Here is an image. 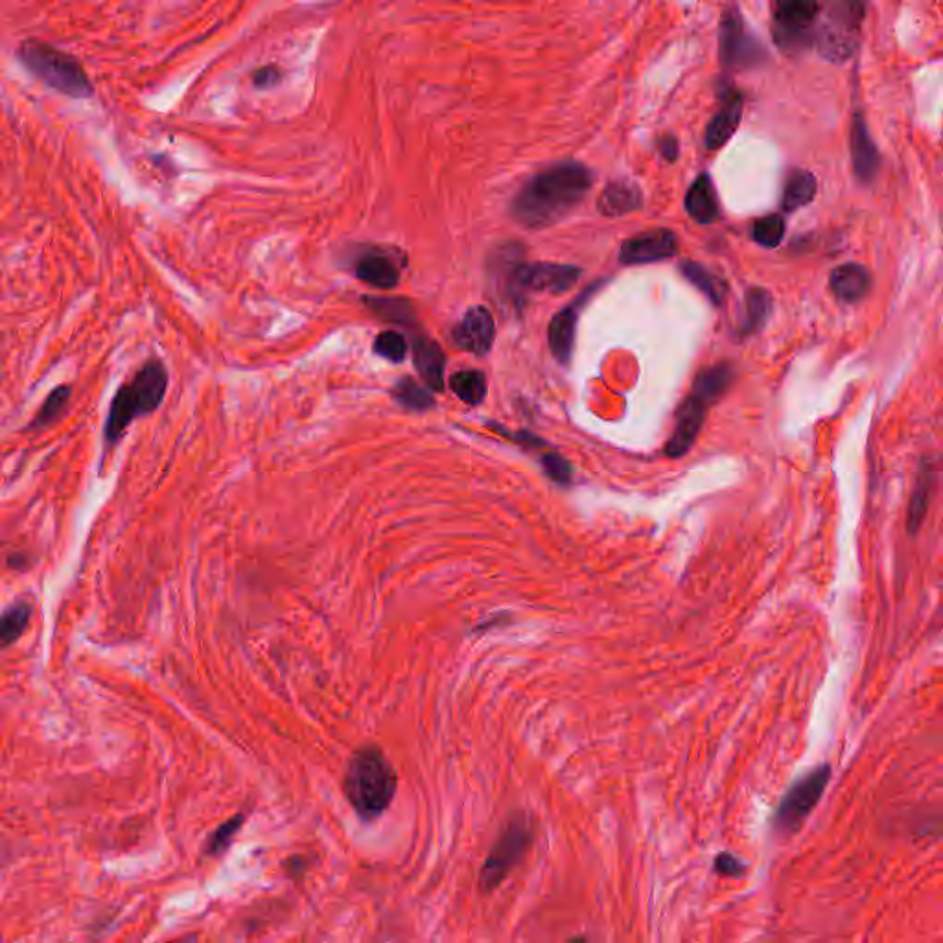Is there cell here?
<instances>
[{
	"mask_svg": "<svg viewBox=\"0 0 943 943\" xmlns=\"http://www.w3.org/2000/svg\"><path fill=\"white\" fill-rule=\"evenodd\" d=\"M532 839H535V831L526 817L512 818L494 842L493 850L483 864L481 875H479L481 890L493 892L498 889L501 881L512 872V868L531 848Z\"/></svg>",
	"mask_w": 943,
	"mask_h": 943,
	"instance_id": "obj_7",
	"label": "cell"
},
{
	"mask_svg": "<svg viewBox=\"0 0 943 943\" xmlns=\"http://www.w3.org/2000/svg\"><path fill=\"white\" fill-rule=\"evenodd\" d=\"M363 301H365L369 310L374 315H379L384 321L401 324V327L417 324L412 302L404 301V299H395V297H391V299L390 297H363Z\"/></svg>",
	"mask_w": 943,
	"mask_h": 943,
	"instance_id": "obj_26",
	"label": "cell"
},
{
	"mask_svg": "<svg viewBox=\"0 0 943 943\" xmlns=\"http://www.w3.org/2000/svg\"><path fill=\"white\" fill-rule=\"evenodd\" d=\"M30 615H32V607L24 601L13 603L10 609L6 610L4 615H2V626H0L2 647H10L11 643L15 642L17 638L27 631Z\"/></svg>",
	"mask_w": 943,
	"mask_h": 943,
	"instance_id": "obj_29",
	"label": "cell"
},
{
	"mask_svg": "<svg viewBox=\"0 0 943 943\" xmlns=\"http://www.w3.org/2000/svg\"><path fill=\"white\" fill-rule=\"evenodd\" d=\"M279 69L273 65L262 66V69H258V71H255V74H252V82H255L257 87H271V85H274V83L279 82Z\"/></svg>",
	"mask_w": 943,
	"mask_h": 943,
	"instance_id": "obj_37",
	"label": "cell"
},
{
	"mask_svg": "<svg viewBox=\"0 0 943 943\" xmlns=\"http://www.w3.org/2000/svg\"><path fill=\"white\" fill-rule=\"evenodd\" d=\"M354 274L365 284L379 290H391L401 282V269L395 260L379 251H369L357 258Z\"/></svg>",
	"mask_w": 943,
	"mask_h": 943,
	"instance_id": "obj_19",
	"label": "cell"
},
{
	"mask_svg": "<svg viewBox=\"0 0 943 943\" xmlns=\"http://www.w3.org/2000/svg\"><path fill=\"white\" fill-rule=\"evenodd\" d=\"M452 335L463 351L470 352L474 356H485L493 349L496 324L487 308L472 307L456 324Z\"/></svg>",
	"mask_w": 943,
	"mask_h": 943,
	"instance_id": "obj_12",
	"label": "cell"
},
{
	"mask_svg": "<svg viewBox=\"0 0 943 943\" xmlns=\"http://www.w3.org/2000/svg\"><path fill=\"white\" fill-rule=\"evenodd\" d=\"M936 483H939V463L933 457H923V462L918 467L911 504H909V512H906V531L911 537L918 535L923 520H925L929 505H931L934 490H936Z\"/></svg>",
	"mask_w": 943,
	"mask_h": 943,
	"instance_id": "obj_15",
	"label": "cell"
},
{
	"mask_svg": "<svg viewBox=\"0 0 943 943\" xmlns=\"http://www.w3.org/2000/svg\"><path fill=\"white\" fill-rule=\"evenodd\" d=\"M864 11L867 0H828L815 38V46L823 60L835 63L850 60L857 49Z\"/></svg>",
	"mask_w": 943,
	"mask_h": 943,
	"instance_id": "obj_5",
	"label": "cell"
},
{
	"mask_svg": "<svg viewBox=\"0 0 943 943\" xmlns=\"http://www.w3.org/2000/svg\"><path fill=\"white\" fill-rule=\"evenodd\" d=\"M817 177L812 176L811 172H792L785 183L781 207H784L785 213L801 209V207L811 204L817 196Z\"/></svg>",
	"mask_w": 943,
	"mask_h": 943,
	"instance_id": "obj_23",
	"label": "cell"
},
{
	"mask_svg": "<svg viewBox=\"0 0 943 943\" xmlns=\"http://www.w3.org/2000/svg\"><path fill=\"white\" fill-rule=\"evenodd\" d=\"M718 58L728 71L757 69L768 60L767 50L761 41L748 30L743 17L735 8L724 11L721 19Z\"/></svg>",
	"mask_w": 943,
	"mask_h": 943,
	"instance_id": "obj_9",
	"label": "cell"
},
{
	"mask_svg": "<svg viewBox=\"0 0 943 943\" xmlns=\"http://www.w3.org/2000/svg\"><path fill=\"white\" fill-rule=\"evenodd\" d=\"M450 387L459 401L479 406L487 396V380L479 371H459L450 379Z\"/></svg>",
	"mask_w": 943,
	"mask_h": 943,
	"instance_id": "obj_28",
	"label": "cell"
},
{
	"mask_svg": "<svg viewBox=\"0 0 943 943\" xmlns=\"http://www.w3.org/2000/svg\"><path fill=\"white\" fill-rule=\"evenodd\" d=\"M773 312V297L763 288H752L745 297V318L740 324V334H757L767 324Z\"/></svg>",
	"mask_w": 943,
	"mask_h": 943,
	"instance_id": "obj_24",
	"label": "cell"
},
{
	"mask_svg": "<svg viewBox=\"0 0 943 943\" xmlns=\"http://www.w3.org/2000/svg\"><path fill=\"white\" fill-rule=\"evenodd\" d=\"M687 215L692 216L693 220L703 226H709L718 218V199L715 187H713L712 177L707 174L698 176L686 194Z\"/></svg>",
	"mask_w": 943,
	"mask_h": 943,
	"instance_id": "obj_22",
	"label": "cell"
},
{
	"mask_svg": "<svg viewBox=\"0 0 943 943\" xmlns=\"http://www.w3.org/2000/svg\"><path fill=\"white\" fill-rule=\"evenodd\" d=\"M515 284L520 290L543 291V293H564L577 284L581 268L570 263L537 262L524 263L512 269Z\"/></svg>",
	"mask_w": 943,
	"mask_h": 943,
	"instance_id": "obj_10",
	"label": "cell"
},
{
	"mask_svg": "<svg viewBox=\"0 0 943 943\" xmlns=\"http://www.w3.org/2000/svg\"><path fill=\"white\" fill-rule=\"evenodd\" d=\"M398 776L379 746L357 748L343 776V792L362 820H374L387 811L395 798Z\"/></svg>",
	"mask_w": 943,
	"mask_h": 943,
	"instance_id": "obj_2",
	"label": "cell"
},
{
	"mask_svg": "<svg viewBox=\"0 0 943 943\" xmlns=\"http://www.w3.org/2000/svg\"><path fill=\"white\" fill-rule=\"evenodd\" d=\"M831 765L823 763L790 785L774 811V833L789 837L801 828V823L815 811L818 801L822 800L823 790L828 789L831 781Z\"/></svg>",
	"mask_w": 943,
	"mask_h": 943,
	"instance_id": "obj_6",
	"label": "cell"
},
{
	"mask_svg": "<svg viewBox=\"0 0 943 943\" xmlns=\"http://www.w3.org/2000/svg\"><path fill=\"white\" fill-rule=\"evenodd\" d=\"M754 240L763 247H778L785 236V220L779 215L765 216L761 220L756 221L754 231H752Z\"/></svg>",
	"mask_w": 943,
	"mask_h": 943,
	"instance_id": "obj_33",
	"label": "cell"
},
{
	"mask_svg": "<svg viewBox=\"0 0 943 943\" xmlns=\"http://www.w3.org/2000/svg\"><path fill=\"white\" fill-rule=\"evenodd\" d=\"M168 390V371L160 362H148L127 384L116 391L111 401L107 423H105V443L113 446L124 437L129 424L146 417L160 406Z\"/></svg>",
	"mask_w": 943,
	"mask_h": 943,
	"instance_id": "obj_3",
	"label": "cell"
},
{
	"mask_svg": "<svg viewBox=\"0 0 943 943\" xmlns=\"http://www.w3.org/2000/svg\"><path fill=\"white\" fill-rule=\"evenodd\" d=\"M818 0H776L773 10V35L779 49L801 52L817 38Z\"/></svg>",
	"mask_w": 943,
	"mask_h": 943,
	"instance_id": "obj_8",
	"label": "cell"
},
{
	"mask_svg": "<svg viewBox=\"0 0 943 943\" xmlns=\"http://www.w3.org/2000/svg\"><path fill=\"white\" fill-rule=\"evenodd\" d=\"M643 204L642 190L631 182H612L604 188L598 201L601 215L618 218V216L631 215L640 209Z\"/></svg>",
	"mask_w": 943,
	"mask_h": 943,
	"instance_id": "obj_21",
	"label": "cell"
},
{
	"mask_svg": "<svg viewBox=\"0 0 943 943\" xmlns=\"http://www.w3.org/2000/svg\"><path fill=\"white\" fill-rule=\"evenodd\" d=\"M69 398H71V387H66V385L55 387V390L46 396V401H44L43 406L39 410L38 415L33 417L32 424H30V429H32V432H38V429L46 428V426L54 423L55 418H60L61 413L65 412Z\"/></svg>",
	"mask_w": 943,
	"mask_h": 943,
	"instance_id": "obj_31",
	"label": "cell"
},
{
	"mask_svg": "<svg viewBox=\"0 0 943 943\" xmlns=\"http://www.w3.org/2000/svg\"><path fill=\"white\" fill-rule=\"evenodd\" d=\"M851 163L857 179L862 183H872L878 176L881 166V155L878 146L873 143L872 135L868 132L867 122L861 113H856L851 124Z\"/></svg>",
	"mask_w": 943,
	"mask_h": 943,
	"instance_id": "obj_16",
	"label": "cell"
},
{
	"mask_svg": "<svg viewBox=\"0 0 943 943\" xmlns=\"http://www.w3.org/2000/svg\"><path fill=\"white\" fill-rule=\"evenodd\" d=\"M678 251L676 235L670 229H653L626 240L620 249L621 263L626 266H643V263L662 262L675 257Z\"/></svg>",
	"mask_w": 943,
	"mask_h": 943,
	"instance_id": "obj_11",
	"label": "cell"
},
{
	"mask_svg": "<svg viewBox=\"0 0 943 943\" xmlns=\"http://www.w3.org/2000/svg\"><path fill=\"white\" fill-rule=\"evenodd\" d=\"M681 271L684 277H686L693 286H697L698 290L703 291L704 296L713 302V304H721L724 301V296H726V282H724L721 277L717 274H713L712 271H707L704 266L701 263L692 262V260H687V262L682 263Z\"/></svg>",
	"mask_w": 943,
	"mask_h": 943,
	"instance_id": "obj_27",
	"label": "cell"
},
{
	"mask_svg": "<svg viewBox=\"0 0 943 943\" xmlns=\"http://www.w3.org/2000/svg\"><path fill=\"white\" fill-rule=\"evenodd\" d=\"M542 468L555 483L568 485L571 481L570 463L566 462L564 457L559 456L557 452H549L542 456Z\"/></svg>",
	"mask_w": 943,
	"mask_h": 943,
	"instance_id": "obj_35",
	"label": "cell"
},
{
	"mask_svg": "<svg viewBox=\"0 0 943 943\" xmlns=\"http://www.w3.org/2000/svg\"><path fill=\"white\" fill-rule=\"evenodd\" d=\"M713 870L724 878H740L746 872V864L732 853H718Z\"/></svg>",
	"mask_w": 943,
	"mask_h": 943,
	"instance_id": "obj_36",
	"label": "cell"
},
{
	"mask_svg": "<svg viewBox=\"0 0 943 943\" xmlns=\"http://www.w3.org/2000/svg\"><path fill=\"white\" fill-rule=\"evenodd\" d=\"M707 407H709V404L695 393H692L686 401L682 402L681 410L676 413L675 429H673L670 443L665 446L667 456L682 457L695 445L698 432L703 428L704 418H706Z\"/></svg>",
	"mask_w": 943,
	"mask_h": 943,
	"instance_id": "obj_13",
	"label": "cell"
},
{
	"mask_svg": "<svg viewBox=\"0 0 943 943\" xmlns=\"http://www.w3.org/2000/svg\"><path fill=\"white\" fill-rule=\"evenodd\" d=\"M659 152L667 163H673L678 157V143L673 135H665L659 141Z\"/></svg>",
	"mask_w": 943,
	"mask_h": 943,
	"instance_id": "obj_38",
	"label": "cell"
},
{
	"mask_svg": "<svg viewBox=\"0 0 943 943\" xmlns=\"http://www.w3.org/2000/svg\"><path fill=\"white\" fill-rule=\"evenodd\" d=\"M872 286V277L861 263H842L833 269L829 277V288L835 297L842 302H859L868 296Z\"/></svg>",
	"mask_w": 943,
	"mask_h": 943,
	"instance_id": "obj_20",
	"label": "cell"
},
{
	"mask_svg": "<svg viewBox=\"0 0 943 943\" xmlns=\"http://www.w3.org/2000/svg\"><path fill=\"white\" fill-rule=\"evenodd\" d=\"M413 363L424 384L432 391L445 390V352L429 338H415L413 341Z\"/></svg>",
	"mask_w": 943,
	"mask_h": 943,
	"instance_id": "obj_18",
	"label": "cell"
},
{
	"mask_svg": "<svg viewBox=\"0 0 943 943\" xmlns=\"http://www.w3.org/2000/svg\"><path fill=\"white\" fill-rule=\"evenodd\" d=\"M393 396L401 406L412 412H426L434 406V396L428 390H424L423 385L417 384L413 379H402L393 390Z\"/></svg>",
	"mask_w": 943,
	"mask_h": 943,
	"instance_id": "obj_30",
	"label": "cell"
},
{
	"mask_svg": "<svg viewBox=\"0 0 943 943\" xmlns=\"http://www.w3.org/2000/svg\"><path fill=\"white\" fill-rule=\"evenodd\" d=\"M599 286H590L588 291H584L581 297H577L576 301L571 302L570 307L560 310L551 323H549V346L553 356L559 360V363L566 365L570 363L571 354H573V345H576L577 321L581 313L584 302L590 299V296L595 293Z\"/></svg>",
	"mask_w": 943,
	"mask_h": 943,
	"instance_id": "obj_14",
	"label": "cell"
},
{
	"mask_svg": "<svg viewBox=\"0 0 943 943\" xmlns=\"http://www.w3.org/2000/svg\"><path fill=\"white\" fill-rule=\"evenodd\" d=\"M243 815H238V817H232L231 820H227L226 823H221L220 828L216 829L215 833L210 835L209 842H207V853L210 857L218 856L221 851L227 850V846L231 844L232 839H235V835L238 833V829L241 828V823H243Z\"/></svg>",
	"mask_w": 943,
	"mask_h": 943,
	"instance_id": "obj_34",
	"label": "cell"
},
{
	"mask_svg": "<svg viewBox=\"0 0 943 943\" xmlns=\"http://www.w3.org/2000/svg\"><path fill=\"white\" fill-rule=\"evenodd\" d=\"M734 376V369L726 363L715 365V367L707 369L704 373L698 374L695 385H693V393L712 406L713 402H717L729 390Z\"/></svg>",
	"mask_w": 943,
	"mask_h": 943,
	"instance_id": "obj_25",
	"label": "cell"
},
{
	"mask_svg": "<svg viewBox=\"0 0 943 943\" xmlns=\"http://www.w3.org/2000/svg\"><path fill=\"white\" fill-rule=\"evenodd\" d=\"M593 185L588 166L564 160L538 172L520 188L512 201V216L527 229H546L570 215Z\"/></svg>",
	"mask_w": 943,
	"mask_h": 943,
	"instance_id": "obj_1",
	"label": "cell"
},
{
	"mask_svg": "<svg viewBox=\"0 0 943 943\" xmlns=\"http://www.w3.org/2000/svg\"><path fill=\"white\" fill-rule=\"evenodd\" d=\"M743 96L735 89L724 91L723 104L707 124L704 144L707 149H721L739 127L743 118Z\"/></svg>",
	"mask_w": 943,
	"mask_h": 943,
	"instance_id": "obj_17",
	"label": "cell"
},
{
	"mask_svg": "<svg viewBox=\"0 0 943 943\" xmlns=\"http://www.w3.org/2000/svg\"><path fill=\"white\" fill-rule=\"evenodd\" d=\"M373 349L379 356L393 363H401L404 362L407 354V341L401 332L387 330V332L376 335Z\"/></svg>",
	"mask_w": 943,
	"mask_h": 943,
	"instance_id": "obj_32",
	"label": "cell"
},
{
	"mask_svg": "<svg viewBox=\"0 0 943 943\" xmlns=\"http://www.w3.org/2000/svg\"><path fill=\"white\" fill-rule=\"evenodd\" d=\"M17 60L33 77L55 93L69 99L85 100L94 94V85L82 63L39 39H24L17 49Z\"/></svg>",
	"mask_w": 943,
	"mask_h": 943,
	"instance_id": "obj_4",
	"label": "cell"
}]
</instances>
